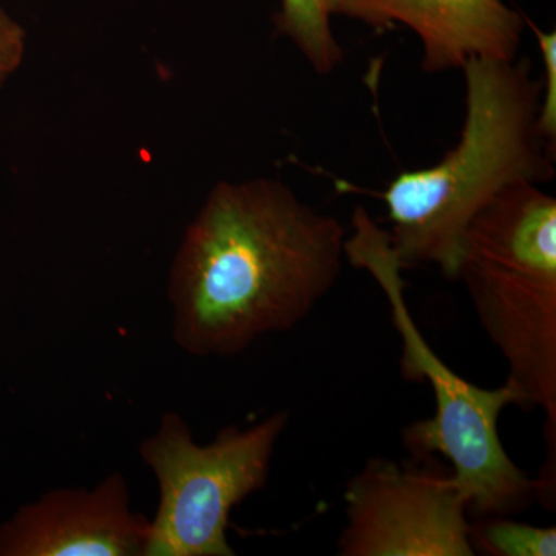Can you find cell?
<instances>
[{"mask_svg": "<svg viewBox=\"0 0 556 556\" xmlns=\"http://www.w3.org/2000/svg\"><path fill=\"white\" fill-rule=\"evenodd\" d=\"M535 35L544 62V79L541 80L540 130L556 148V33L543 31L527 20Z\"/></svg>", "mask_w": 556, "mask_h": 556, "instance_id": "obj_11", "label": "cell"}, {"mask_svg": "<svg viewBox=\"0 0 556 556\" xmlns=\"http://www.w3.org/2000/svg\"><path fill=\"white\" fill-rule=\"evenodd\" d=\"M475 554L490 556H555L556 527H538L510 517H484L470 522Z\"/></svg>", "mask_w": 556, "mask_h": 556, "instance_id": "obj_10", "label": "cell"}, {"mask_svg": "<svg viewBox=\"0 0 556 556\" xmlns=\"http://www.w3.org/2000/svg\"><path fill=\"white\" fill-rule=\"evenodd\" d=\"M150 521L131 510L126 478L51 490L0 529V556H146Z\"/></svg>", "mask_w": 556, "mask_h": 556, "instance_id": "obj_7", "label": "cell"}, {"mask_svg": "<svg viewBox=\"0 0 556 556\" xmlns=\"http://www.w3.org/2000/svg\"><path fill=\"white\" fill-rule=\"evenodd\" d=\"M289 413L254 426L225 427L211 444H195L182 417L166 413L139 447L160 485L146 556H233L230 514L266 485Z\"/></svg>", "mask_w": 556, "mask_h": 556, "instance_id": "obj_5", "label": "cell"}, {"mask_svg": "<svg viewBox=\"0 0 556 556\" xmlns=\"http://www.w3.org/2000/svg\"><path fill=\"white\" fill-rule=\"evenodd\" d=\"M334 0H281L277 30L288 36L318 75H331L343 62L332 31Z\"/></svg>", "mask_w": 556, "mask_h": 556, "instance_id": "obj_9", "label": "cell"}, {"mask_svg": "<svg viewBox=\"0 0 556 556\" xmlns=\"http://www.w3.org/2000/svg\"><path fill=\"white\" fill-rule=\"evenodd\" d=\"M456 280L506 358V383L544 413L540 503L556 501V199L540 185L504 189L468 225Z\"/></svg>", "mask_w": 556, "mask_h": 556, "instance_id": "obj_3", "label": "cell"}, {"mask_svg": "<svg viewBox=\"0 0 556 556\" xmlns=\"http://www.w3.org/2000/svg\"><path fill=\"white\" fill-rule=\"evenodd\" d=\"M24 50V30L0 10V83L20 67Z\"/></svg>", "mask_w": 556, "mask_h": 556, "instance_id": "obj_12", "label": "cell"}, {"mask_svg": "<svg viewBox=\"0 0 556 556\" xmlns=\"http://www.w3.org/2000/svg\"><path fill=\"white\" fill-rule=\"evenodd\" d=\"M466 119L457 144L379 193L402 268L437 266L456 281L464 233L504 189L555 178L556 148L540 130L541 80L530 60L475 58L463 68Z\"/></svg>", "mask_w": 556, "mask_h": 556, "instance_id": "obj_2", "label": "cell"}, {"mask_svg": "<svg viewBox=\"0 0 556 556\" xmlns=\"http://www.w3.org/2000/svg\"><path fill=\"white\" fill-rule=\"evenodd\" d=\"M353 232L345 243L346 262L367 270L386 294L391 320L401 339L402 379L427 382L437 412L402 430V442L413 456L434 453L447 457L468 506V517H514L538 501L540 484L508 456L500 437V417L510 405H522L521 394L504 383L482 388L460 378L428 345L405 300L401 263L387 229L365 207L351 218Z\"/></svg>", "mask_w": 556, "mask_h": 556, "instance_id": "obj_4", "label": "cell"}, {"mask_svg": "<svg viewBox=\"0 0 556 556\" xmlns=\"http://www.w3.org/2000/svg\"><path fill=\"white\" fill-rule=\"evenodd\" d=\"M348 230L285 182H218L170 274L174 339L199 357H232L291 331L336 287Z\"/></svg>", "mask_w": 556, "mask_h": 556, "instance_id": "obj_1", "label": "cell"}, {"mask_svg": "<svg viewBox=\"0 0 556 556\" xmlns=\"http://www.w3.org/2000/svg\"><path fill=\"white\" fill-rule=\"evenodd\" d=\"M340 556H473L453 471L371 457L345 486Z\"/></svg>", "mask_w": 556, "mask_h": 556, "instance_id": "obj_6", "label": "cell"}, {"mask_svg": "<svg viewBox=\"0 0 556 556\" xmlns=\"http://www.w3.org/2000/svg\"><path fill=\"white\" fill-rule=\"evenodd\" d=\"M334 14L376 33L402 25L422 46V70H460L475 58H518L526 17L504 0H334Z\"/></svg>", "mask_w": 556, "mask_h": 556, "instance_id": "obj_8", "label": "cell"}]
</instances>
